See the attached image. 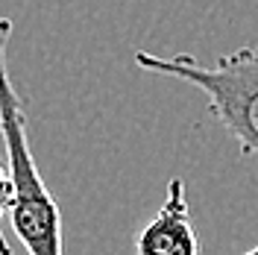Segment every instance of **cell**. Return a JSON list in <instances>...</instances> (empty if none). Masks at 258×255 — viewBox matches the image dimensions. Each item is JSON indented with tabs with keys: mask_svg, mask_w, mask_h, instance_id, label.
Listing matches in <instances>:
<instances>
[{
	"mask_svg": "<svg viewBox=\"0 0 258 255\" xmlns=\"http://www.w3.org/2000/svg\"><path fill=\"white\" fill-rule=\"evenodd\" d=\"M9 38L12 18H0V135L6 144V173L12 188L9 226L27 255H64L62 208L35 164L27 135L24 100L9 77Z\"/></svg>",
	"mask_w": 258,
	"mask_h": 255,
	"instance_id": "6da1fadb",
	"label": "cell"
},
{
	"mask_svg": "<svg viewBox=\"0 0 258 255\" xmlns=\"http://www.w3.org/2000/svg\"><path fill=\"white\" fill-rule=\"evenodd\" d=\"M135 65L167 80L194 85L209 100L211 117L238 144L243 159L258 161V44L238 47L217 62H197L191 53L156 56L135 50Z\"/></svg>",
	"mask_w": 258,
	"mask_h": 255,
	"instance_id": "7a4b0ae2",
	"label": "cell"
},
{
	"mask_svg": "<svg viewBox=\"0 0 258 255\" xmlns=\"http://www.w3.org/2000/svg\"><path fill=\"white\" fill-rule=\"evenodd\" d=\"M135 255H200V235L191 220L185 179L167 182L164 203L135 235Z\"/></svg>",
	"mask_w": 258,
	"mask_h": 255,
	"instance_id": "3957f363",
	"label": "cell"
},
{
	"mask_svg": "<svg viewBox=\"0 0 258 255\" xmlns=\"http://www.w3.org/2000/svg\"><path fill=\"white\" fill-rule=\"evenodd\" d=\"M9 203H12L9 173H6V164L0 161V255H15V252H12V246L6 243V235H3V220L9 217Z\"/></svg>",
	"mask_w": 258,
	"mask_h": 255,
	"instance_id": "277c9868",
	"label": "cell"
},
{
	"mask_svg": "<svg viewBox=\"0 0 258 255\" xmlns=\"http://www.w3.org/2000/svg\"><path fill=\"white\" fill-rule=\"evenodd\" d=\"M241 255H258V243L252 246V249H246V252H241Z\"/></svg>",
	"mask_w": 258,
	"mask_h": 255,
	"instance_id": "5b68a950",
	"label": "cell"
}]
</instances>
